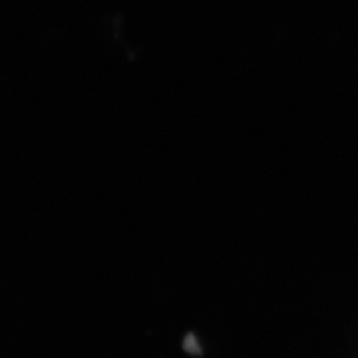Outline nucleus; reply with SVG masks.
Listing matches in <instances>:
<instances>
[{"label": "nucleus", "mask_w": 358, "mask_h": 358, "mask_svg": "<svg viewBox=\"0 0 358 358\" xmlns=\"http://www.w3.org/2000/svg\"><path fill=\"white\" fill-rule=\"evenodd\" d=\"M183 348L186 349L187 352H192V354H199V345L197 343L196 338L194 335L189 334L185 338Z\"/></svg>", "instance_id": "obj_1"}]
</instances>
